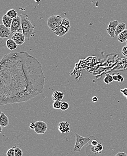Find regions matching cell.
Listing matches in <instances>:
<instances>
[{"label":"cell","mask_w":127,"mask_h":156,"mask_svg":"<svg viewBox=\"0 0 127 156\" xmlns=\"http://www.w3.org/2000/svg\"><path fill=\"white\" fill-rule=\"evenodd\" d=\"M41 62L27 52L5 54L0 62V105L26 102L43 93Z\"/></svg>","instance_id":"6da1fadb"},{"label":"cell","mask_w":127,"mask_h":156,"mask_svg":"<svg viewBox=\"0 0 127 156\" xmlns=\"http://www.w3.org/2000/svg\"><path fill=\"white\" fill-rule=\"evenodd\" d=\"M20 16L22 23V33L26 38L29 40L30 37L35 36L34 29L35 25L31 23L28 15L26 14H21Z\"/></svg>","instance_id":"7a4b0ae2"},{"label":"cell","mask_w":127,"mask_h":156,"mask_svg":"<svg viewBox=\"0 0 127 156\" xmlns=\"http://www.w3.org/2000/svg\"><path fill=\"white\" fill-rule=\"evenodd\" d=\"M63 19L60 15H52L49 17L47 24L50 29L55 32L62 23Z\"/></svg>","instance_id":"3957f363"},{"label":"cell","mask_w":127,"mask_h":156,"mask_svg":"<svg viewBox=\"0 0 127 156\" xmlns=\"http://www.w3.org/2000/svg\"><path fill=\"white\" fill-rule=\"evenodd\" d=\"M91 140L90 138L82 137L78 134H76V143L73 148L75 152H80L82 148Z\"/></svg>","instance_id":"277c9868"},{"label":"cell","mask_w":127,"mask_h":156,"mask_svg":"<svg viewBox=\"0 0 127 156\" xmlns=\"http://www.w3.org/2000/svg\"><path fill=\"white\" fill-rule=\"evenodd\" d=\"M11 33L12 34L22 31V23L21 16H18L13 19L11 28Z\"/></svg>","instance_id":"5b68a950"},{"label":"cell","mask_w":127,"mask_h":156,"mask_svg":"<svg viewBox=\"0 0 127 156\" xmlns=\"http://www.w3.org/2000/svg\"><path fill=\"white\" fill-rule=\"evenodd\" d=\"M36 127L35 132L36 134L42 135L45 134L47 129V125L43 121H37L35 122Z\"/></svg>","instance_id":"8992f818"},{"label":"cell","mask_w":127,"mask_h":156,"mask_svg":"<svg viewBox=\"0 0 127 156\" xmlns=\"http://www.w3.org/2000/svg\"><path fill=\"white\" fill-rule=\"evenodd\" d=\"M119 24V23L118 21H117V20L110 21L109 22L106 31L108 34L110 36L111 38H114L116 36L115 35V33H116V29L117 27Z\"/></svg>","instance_id":"52a82bcc"},{"label":"cell","mask_w":127,"mask_h":156,"mask_svg":"<svg viewBox=\"0 0 127 156\" xmlns=\"http://www.w3.org/2000/svg\"><path fill=\"white\" fill-rule=\"evenodd\" d=\"M12 39L18 45L21 46L23 45L25 41V37L23 33L17 32L14 34L11 37Z\"/></svg>","instance_id":"ba28073f"},{"label":"cell","mask_w":127,"mask_h":156,"mask_svg":"<svg viewBox=\"0 0 127 156\" xmlns=\"http://www.w3.org/2000/svg\"><path fill=\"white\" fill-rule=\"evenodd\" d=\"M58 129L61 133H69L70 132V124L67 122H60L58 125Z\"/></svg>","instance_id":"9c48e42d"},{"label":"cell","mask_w":127,"mask_h":156,"mask_svg":"<svg viewBox=\"0 0 127 156\" xmlns=\"http://www.w3.org/2000/svg\"><path fill=\"white\" fill-rule=\"evenodd\" d=\"M11 31L9 28L3 24L0 25V37L1 38H7L11 34Z\"/></svg>","instance_id":"30bf717a"},{"label":"cell","mask_w":127,"mask_h":156,"mask_svg":"<svg viewBox=\"0 0 127 156\" xmlns=\"http://www.w3.org/2000/svg\"><path fill=\"white\" fill-rule=\"evenodd\" d=\"M9 119L7 115L1 110L0 114V125L3 128L7 127L9 125Z\"/></svg>","instance_id":"8fae6325"},{"label":"cell","mask_w":127,"mask_h":156,"mask_svg":"<svg viewBox=\"0 0 127 156\" xmlns=\"http://www.w3.org/2000/svg\"><path fill=\"white\" fill-rule=\"evenodd\" d=\"M63 97L64 94L60 91H55L52 95V99L54 101H61Z\"/></svg>","instance_id":"7c38bea8"},{"label":"cell","mask_w":127,"mask_h":156,"mask_svg":"<svg viewBox=\"0 0 127 156\" xmlns=\"http://www.w3.org/2000/svg\"><path fill=\"white\" fill-rule=\"evenodd\" d=\"M12 21L13 19L9 17L6 14L3 15L2 18V21L3 24L9 28H11Z\"/></svg>","instance_id":"4fadbf2b"},{"label":"cell","mask_w":127,"mask_h":156,"mask_svg":"<svg viewBox=\"0 0 127 156\" xmlns=\"http://www.w3.org/2000/svg\"><path fill=\"white\" fill-rule=\"evenodd\" d=\"M69 30L66 29V28L60 25L56 29V31L54 32V33L58 36L62 37L66 34L69 32Z\"/></svg>","instance_id":"5bb4252c"},{"label":"cell","mask_w":127,"mask_h":156,"mask_svg":"<svg viewBox=\"0 0 127 156\" xmlns=\"http://www.w3.org/2000/svg\"><path fill=\"white\" fill-rule=\"evenodd\" d=\"M6 45L7 48L10 49L11 51L15 50L17 48V46H18V45L16 44V43L12 38L7 39L6 42Z\"/></svg>","instance_id":"9a60e30c"},{"label":"cell","mask_w":127,"mask_h":156,"mask_svg":"<svg viewBox=\"0 0 127 156\" xmlns=\"http://www.w3.org/2000/svg\"><path fill=\"white\" fill-rule=\"evenodd\" d=\"M126 28V25L124 23H120L119 24L116 29L115 35L118 36L120 33L125 30Z\"/></svg>","instance_id":"2e32d148"},{"label":"cell","mask_w":127,"mask_h":156,"mask_svg":"<svg viewBox=\"0 0 127 156\" xmlns=\"http://www.w3.org/2000/svg\"><path fill=\"white\" fill-rule=\"evenodd\" d=\"M118 39L121 43H126L127 40V29L124 30L118 35Z\"/></svg>","instance_id":"e0dca14e"},{"label":"cell","mask_w":127,"mask_h":156,"mask_svg":"<svg viewBox=\"0 0 127 156\" xmlns=\"http://www.w3.org/2000/svg\"><path fill=\"white\" fill-rule=\"evenodd\" d=\"M103 149V146L102 144H99L95 147L93 146V147L91 148V150L92 152L95 154H101L102 151Z\"/></svg>","instance_id":"ac0fdd59"},{"label":"cell","mask_w":127,"mask_h":156,"mask_svg":"<svg viewBox=\"0 0 127 156\" xmlns=\"http://www.w3.org/2000/svg\"><path fill=\"white\" fill-rule=\"evenodd\" d=\"M6 15L11 19H13L18 16V13L15 9H12L6 12Z\"/></svg>","instance_id":"d6986e66"},{"label":"cell","mask_w":127,"mask_h":156,"mask_svg":"<svg viewBox=\"0 0 127 156\" xmlns=\"http://www.w3.org/2000/svg\"><path fill=\"white\" fill-rule=\"evenodd\" d=\"M61 25L63 26V27L66 28V29L70 30L71 28L70 25V20L68 18H66V17L63 18Z\"/></svg>","instance_id":"ffe728a7"},{"label":"cell","mask_w":127,"mask_h":156,"mask_svg":"<svg viewBox=\"0 0 127 156\" xmlns=\"http://www.w3.org/2000/svg\"><path fill=\"white\" fill-rule=\"evenodd\" d=\"M69 106H69V103L68 102H63L61 103L60 109L62 111H66L69 109Z\"/></svg>","instance_id":"44dd1931"},{"label":"cell","mask_w":127,"mask_h":156,"mask_svg":"<svg viewBox=\"0 0 127 156\" xmlns=\"http://www.w3.org/2000/svg\"><path fill=\"white\" fill-rule=\"evenodd\" d=\"M7 156H15V148H10L6 152Z\"/></svg>","instance_id":"7402d4cb"},{"label":"cell","mask_w":127,"mask_h":156,"mask_svg":"<svg viewBox=\"0 0 127 156\" xmlns=\"http://www.w3.org/2000/svg\"><path fill=\"white\" fill-rule=\"evenodd\" d=\"M62 102L61 101H54L53 104V108L55 109H60V106Z\"/></svg>","instance_id":"603a6c76"},{"label":"cell","mask_w":127,"mask_h":156,"mask_svg":"<svg viewBox=\"0 0 127 156\" xmlns=\"http://www.w3.org/2000/svg\"><path fill=\"white\" fill-rule=\"evenodd\" d=\"M15 156H23V153L22 149L20 148L15 147Z\"/></svg>","instance_id":"cb8c5ba5"},{"label":"cell","mask_w":127,"mask_h":156,"mask_svg":"<svg viewBox=\"0 0 127 156\" xmlns=\"http://www.w3.org/2000/svg\"><path fill=\"white\" fill-rule=\"evenodd\" d=\"M106 77L107 78L109 83H112V82L113 81V80H113V76H111V75H109V74H106Z\"/></svg>","instance_id":"d4e9b609"},{"label":"cell","mask_w":127,"mask_h":156,"mask_svg":"<svg viewBox=\"0 0 127 156\" xmlns=\"http://www.w3.org/2000/svg\"><path fill=\"white\" fill-rule=\"evenodd\" d=\"M122 53L123 56L127 57V46L123 47L122 50Z\"/></svg>","instance_id":"484cf974"},{"label":"cell","mask_w":127,"mask_h":156,"mask_svg":"<svg viewBox=\"0 0 127 156\" xmlns=\"http://www.w3.org/2000/svg\"><path fill=\"white\" fill-rule=\"evenodd\" d=\"M120 92L123 93V95L126 97L127 99V88L126 89H122L120 90Z\"/></svg>","instance_id":"4316f807"},{"label":"cell","mask_w":127,"mask_h":156,"mask_svg":"<svg viewBox=\"0 0 127 156\" xmlns=\"http://www.w3.org/2000/svg\"><path fill=\"white\" fill-rule=\"evenodd\" d=\"M91 144L93 146L95 147L96 146L98 145V143L97 140H96V139H93L91 141Z\"/></svg>","instance_id":"83f0119b"},{"label":"cell","mask_w":127,"mask_h":156,"mask_svg":"<svg viewBox=\"0 0 127 156\" xmlns=\"http://www.w3.org/2000/svg\"><path fill=\"white\" fill-rule=\"evenodd\" d=\"M117 77H118V81H117L118 82H123V81H124V78L123 77V76H122L121 75H117Z\"/></svg>","instance_id":"f1b7e54d"},{"label":"cell","mask_w":127,"mask_h":156,"mask_svg":"<svg viewBox=\"0 0 127 156\" xmlns=\"http://www.w3.org/2000/svg\"><path fill=\"white\" fill-rule=\"evenodd\" d=\"M36 127L35 123H31L29 125V128L31 130H35Z\"/></svg>","instance_id":"f546056e"},{"label":"cell","mask_w":127,"mask_h":156,"mask_svg":"<svg viewBox=\"0 0 127 156\" xmlns=\"http://www.w3.org/2000/svg\"><path fill=\"white\" fill-rule=\"evenodd\" d=\"M115 156H127V155L126 153L124 152H119L116 154Z\"/></svg>","instance_id":"4dcf8cb0"},{"label":"cell","mask_w":127,"mask_h":156,"mask_svg":"<svg viewBox=\"0 0 127 156\" xmlns=\"http://www.w3.org/2000/svg\"><path fill=\"white\" fill-rule=\"evenodd\" d=\"M98 101V98L96 96H94L92 98V101L93 102H96Z\"/></svg>","instance_id":"1f68e13d"},{"label":"cell","mask_w":127,"mask_h":156,"mask_svg":"<svg viewBox=\"0 0 127 156\" xmlns=\"http://www.w3.org/2000/svg\"><path fill=\"white\" fill-rule=\"evenodd\" d=\"M104 82L105 83H106V84H108L109 83V82L107 78L106 77H105V78L104 79Z\"/></svg>","instance_id":"d6a6232c"},{"label":"cell","mask_w":127,"mask_h":156,"mask_svg":"<svg viewBox=\"0 0 127 156\" xmlns=\"http://www.w3.org/2000/svg\"><path fill=\"white\" fill-rule=\"evenodd\" d=\"M113 80L115 81H118V77L116 75H114L113 76Z\"/></svg>","instance_id":"836d02e7"},{"label":"cell","mask_w":127,"mask_h":156,"mask_svg":"<svg viewBox=\"0 0 127 156\" xmlns=\"http://www.w3.org/2000/svg\"><path fill=\"white\" fill-rule=\"evenodd\" d=\"M35 2L37 3H40L42 1V0H34Z\"/></svg>","instance_id":"e575fe53"},{"label":"cell","mask_w":127,"mask_h":156,"mask_svg":"<svg viewBox=\"0 0 127 156\" xmlns=\"http://www.w3.org/2000/svg\"><path fill=\"white\" fill-rule=\"evenodd\" d=\"M2 128L3 127H2V126H1V125H0V130H1L0 132H1V133H2Z\"/></svg>","instance_id":"d590c367"},{"label":"cell","mask_w":127,"mask_h":156,"mask_svg":"<svg viewBox=\"0 0 127 156\" xmlns=\"http://www.w3.org/2000/svg\"><path fill=\"white\" fill-rule=\"evenodd\" d=\"M126 45H127V40L126 42Z\"/></svg>","instance_id":"8d00e7d4"}]
</instances>
